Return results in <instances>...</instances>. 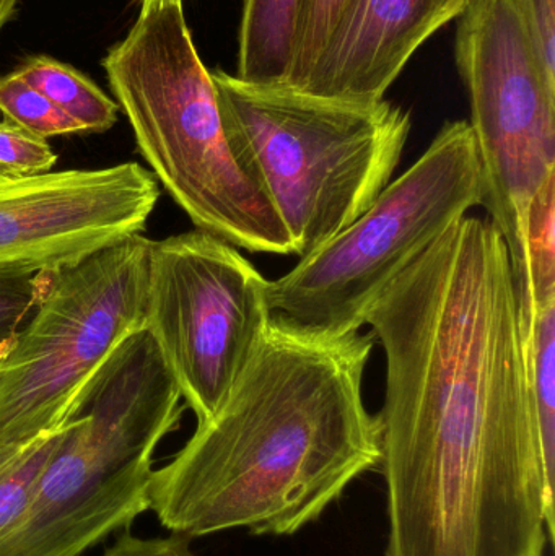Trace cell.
Instances as JSON below:
<instances>
[{"label": "cell", "instance_id": "6da1fadb", "mask_svg": "<svg viewBox=\"0 0 555 556\" xmlns=\"http://www.w3.org/2000/svg\"><path fill=\"white\" fill-rule=\"evenodd\" d=\"M365 326L387 359V556H544L554 496L501 231L489 218L456 222Z\"/></svg>", "mask_w": 555, "mask_h": 556}, {"label": "cell", "instance_id": "7a4b0ae2", "mask_svg": "<svg viewBox=\"0 0 555 556\" xmlns=\"http://www.w3.org/2000/svg\"><path fill=\"white\" fill-rule=\"evenodd\" d=\"M374 333L319 332L273 314L214 414L150 480V511L182 538L293 535L381 463L365 405Z\"/></svg>", "mask_w": 555, "mask_h": 556}, {"label": "cell", "instance_id": "3957f363", "mask_svg": "<svg viewBox=\"0 0 555 556\" xmlns=\"http://www.w3.org/2000/svg\"><path fill=\"white\" fill-rule=\"evenodd\" d=\"M103 67L140 155L195 230L250 253L293 256L289 231L228 140L182 0L142 3Z\"/></svg>", "mask_w": 555, "mask_h": 556}, {"label": "cell", "instance_id": "277c9868", "mask_svg": "<svg viewBox=\"0 0 555 556\" xmlns=\"http://www.w3.org/2000/svg\"><path fill=\"white\" fill-rule=\"evenodd\" d=\"M182 395L146 329L85 382L67 428L0 556H84L150 511L153 454L181 425Z\"/></svg>", "mask_w": 555, "mask_h": 556}, {"label": "cell", "instance_id": "5b68a950", "mask_svg": "<svg viewBox=\"0 0 555 556\" xmlns=\"http://www.w3.org/2000/svg\"><path fill=\"white\" fill-rule=\"evenodd\" d=\"M225 132L293 244L308 256L357 220L391 182L411 117L390 101L318 97L211 72Z\"/></svg>", "mask_w": 555, "mask_h": 556}, {"label": "cell", "instance_id": "8992f818", "mask_svg": "<svg viewBox=\"0 0 555 556\" xmlns=\"http://www.w3.org/2000/svg\"><path fill=\"white\" fill-rule=\"evenodd\" d=\"M481 204L471 127L446 123L357 220L269 281L270 313L319 332H358L388 285Z\"/></svg>", "mask_w": 555, "mask_h": 556}, {"label": "cell", "instance_id": "52a82bcc", "mask_svg": "<svg viewBox=\"0 0 555 556\" xmlns=\"http://www.w3.org/2000/svg\"><path fill=\"white\" fill-rule=\"evenodd\" d=\"M150 243L139 235L49 274L0 358V457L62 427L85 382L142 329Z\"/></svg>", "mask_w": 555, "mask_h": 556}, {"label": "cell", "instance_id": "ba28073f", "mask_svg": "<svg viewBox=\"0 0 555 556\" xmlns=\"http://www.w3.org/2000/svg\"><path fill=\"white\" fill-rule=\"evenodd\" d=\"M458 18L455 58L471 104L481 205L514 266L528 211L555 181V80L517 0H471Z\"/></svg>", "mask_w": 555, "mask_h": 556}, {"label": "cell", "instance_id": "9c48e42d", "mask_svg": "<svg viewBox=\"0 0 555 556\" xmlns=\"http://www.w3.org/2000/svg\"><path fill=\"white\" fill-rule=\"evenodd\" d=\"M269 281L205 231L150 243L142 327L198 421L224 401L269 324Z\"/></svg>", "mask_w": 555, "mask_h": 556}, {"label": "cell", "instance_id": "30bf717a", "mask_svg": "<svg viewBox=\"0 0 555 556\" xmlns=\"http://www.w3.org/2000/svg\"><path fill=\"white\" fill-rule=\"evenodd\" d=\"M160 199L139 163L0 182V273L49 276L139 237Z\"/></svg>", "mask_w": 555, "mask_h": 556}, {"label": "cell", "instance_id": "8fae6325", "mask_svg": "<svg viewBox=\"0 0 555 556\" xmlns=\"http://www.w3.org/2000/svg\"><path fill=\"white\" fill-rule=\"evenodd\" d=\"M471 0H345L341 15L299 90L374 103L417 49L465 12Z\"/></svg>", "mask_w": 555, "mask_h": 556}, {"label": "cell", "instance_id": "7c38bea8", "mask_svg": "<svg viewBox=\"0 0 555 556\" xmlns=\"http://www.w3.org/2000/svg\"><path fill=\"white\" fill-rule=\"evenodd\" d=\"M300 0H247L240 26L237 77L287 84Z\"/></svg>", "mask_w": 555, "mask_h": 556}, {"label": "cell", "instance_id": "4fadbf2b", "mask_svg": "<svg viewBox=\"0 0 555 556\" xmlns=\"http://www.w3.org/2000/svg\"><path fill=\"white\" fill-rule=\"evenodd\" d=\"M521 320L547 492L555 493V301Z\"/></svg>", "mask_w": 555, "mask_h": 556}, {"label": "cell", "instance_id": "5bb4252c", "mask_svg": "<svg viewBox=\"0 0 555 556\" xmlns=\"http://www.w3.org/2000/svg\"><path fill=\"white\" fill-rule=\"evenodd\" d=\"M520 319L555 301V181L531 205L520 260L512 266Z\"/></svg>", "mask_w": 555, "mask_h": 556}, {"label": "cell", "instance_id": "9a60e30c", "mask_svg": "<svg viewBox=\"0 0 555 556\" xmlns=\"http://www.w3.org/2000/svg\"><path fill=\"white\" fill-rule=\"evenodd\" d=\"M16 74L77 121L85 132H106L116 124L119 111L116 101L71 65L38 55L28 59Z\"/></svg>", "mask_w": 555, "mask_h": 556}, {"label": "cell", "instance_id": "2e32d148", "mask_svg": "<svg viewBox=\"0 0 555 556\" xmlns=\"http://www.w3.org/2000/svg\"><path fill=\"white\" fill-rule=\"evenodd\" d=\"M65 428L67 420L58 430L0 457V538L18 521L28 506L39 476L64 437Z\"/></svg>", "mask_w": 555, "mask_h": 556}, {"label": "cell", "instance_id": "e0dca14e", "mask_svg": "<svg viewBox=\"0 0 555 556\" xmlns=\"http://www.w3.org/2000/svg\"><path fill=\"white\" fill-rule=\"evenodd\" d=\"M0 113L9 123L41 139L85 132L77 121L59 110L16 72L0 77Z\"/></svg>", "mask_w": 555, "mask_h": 556}, {"label": "cell", "instance_id": "ac0fdd59", "mask_svg": "<svg viewBox=\"0 0 555 556\" xmlns=\"http://www.w3.org/2000/svg\"><path fill=\"white\" fill-rule=\"evenodd\" d=\"M345 0H300L293 36L292 65L287 84L302 88L321 54Z\"/></svg>", "mask_w": 555, "mask_h": 556}, {"label": "cell", "instance_id": "d6986e66", "mask_svg": "<svg viewBox=\"0 0 555 556\" xmlns=\"http://www.w3.org/2000/svg\"><path fill=\"white\" fill-rule=\"evenodd\" d=\"M58 155L41 137L15 124L0 123V182L22 181L51 172Z\"/></svg>", "mask_w": 555, "mask_h": 556}, {"label": "cell", "instance_id": "ffe728a7", "mask_svg": "<svg viewBox=\"0 0 555 556\" xmlns=\"http://www.w3.org/2000/svg\"><path fill=\"white\" fill-rule=\"evenodd\" d=\"M48 276L0 273V349L25 326L41 298Z\"/></svg>", "mask_w": 555, "mask_h": 556}, {"label": "cell", "instance_id": "44dd1931", "mask_svg": "<svg viewBox=\"0 0 555 556\" xmlns=\"http://www.w3.org/2000/svg\"><path fill=\"white\" fill-rule=\"evenodd\" d=\"M547 77L555 80V0H517Z\"/></svg>", "mask_w": 555, "mask_h": 556}, {"label": "cell", "instance_id": "7402d4cb", "mask_svg": "<svg viewBox=\"0 0 555 556\" xmlns=\"http://www.w3.org/2000/svg\"><path fill=\"white\" fill-rule=\"evenodd\" d=\"M189 542L191 539L178 534L143 539L123 531L100 556H198L189 547Z\"/></svg>", "mask_w": 555, "mask_h": 556}, {"label": "cell", "instance_id": "603a6c76", "mask_svg": "<svg viewBox=\"0 0 555 556\" xmlns=\"http://www.w3.org/2000/svg\"><path fill=\"white\" fill-rule=\"evenodd\" d=\"M18 0H0V31L7 25L13 13H15Z\"/></svg>", "mask_w": 555, "mask_h": 556}, {"label": "cell", "instance_id": "cb8c5ba5", "mask_svg": "<svg viewBox=\"0 0 555 556\" xmlns=\"http://www.w3.org/2000/svg\"><path fill=\"white\" fill-rule=\"evenodd\" d=\"M142 3H150V2H172V0H140Z\"/></svg>", "mask_w": 555, "mask_h": 556}]
</instances>
